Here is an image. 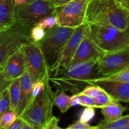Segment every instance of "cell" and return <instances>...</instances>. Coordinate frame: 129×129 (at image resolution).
Wrapping results in <instances>:
<instances>
[{
  "instance_id": "277c9868",
  "label": "cell",
  "mask_w": 129,
  "mask_h": 129,
  "mask_svg": "<svg viewBox=\"0 0 129 129\" xmlns=\"http://www.w3.org/2000/svg\"><path fill=\"white\" fill-rule=\"evenodd\" d=\"M88 32L96 45L104 53L129 49V28L120 30L112 26L90 25Z\"/></svg>"
},
{
  "instance_id": "f35d334b",
  "label": "cell",
  "mask_w": 129,
  "mask_h": 129,
  "mask_svg": "<svg viewBox=\"0 0 129 129\" xmlns=\"http://www.w3.org/2000/svg\"><path fill=\"white\" fill-rule=\"evenodd\" d=\"M118 129H129V125L127 126V127H123V128H120Z\"/></svg>"
},
{
  "instance_id": "836d02e7",
  "label": "cell",
  "mask_w": 129,
  "mask_h": 129,
  "mask_svg": "<svg viewBox=\"0 0 129 129\" xmlns=\"http://www.w3.org/2000/svg\"><path fill=\"white\" fill-rule=\"evenodd\" d=\"M59 118H57V117H54H54L52 118V119L50 120V122L44 127V129H52L55 123H59Z\"/></svg>"
},
{
  "instance_id": "5b68a950",
  "label": "cell",
  "mask_w": 129,
  "mask_h": 129,
  "mask_svg": "<svg viewBox=\"0 0 129 129\" xmlns=\"http://www.w3.org/2000/svg\"><path fill=\"white\" fill-rule=\"evenodd\" d=\"M15 14L16 23L30 30L44 18L56 15L57 8L50 0H31L15 7Z\"/></svg>"
},
{
  "instance_id": "8fae6325",
  "label": "cell",
  "mask_w": 129,
  "mask_h": 129,
  "mask_svg": "<svg viewBox=\"0 0 129 129\" xmlns=\"http://www.w3.org/2000/svg\"><path fill=\"white\" fill-rule=\"evenodd\" d=\"M88 30V25L84 23L75 28L73 34L59 53L56 61L49 69L50 73L68 68L73 59L78 45Z\"/></svg>"
},
{
  "instance_id": "e0dca14e",
  "label": "cell",
  "mask_w": 129,
  "mask_h": 129,
  "mask_svg": "<svg viewBox=\"0 0 129 129\" xmlns=\"http://www.w3.org/2000/svg\"><path fill=\"white\" fill-rule=\"evenodd\" d=\"M102 113L104 117L105 122H113L123 117V113L127 110V108L117 103L103 107Z\"/></svg>"
},
{
  "instance_id": "6da1fadb",
  "label": "cell",
  "mask_w": 129,
  "mask_h": 129,
  "mask_svg": "<svg viewBox=\"0 0 129 129\" xmlns=\"http://www.w3.org/2000/svg\"><path fill=\"white\" fill-rule=\"evenodd\" d=\"M101 78L97 69V60L71 65L50 73L49 80L57 89L69 91L73 94L80 93L89 84L88 81Z\"/></svg>"
},
{
  "instance_id": "1f68e13d",
  "label": "cell",
  "mask_w": 129,
  "mask_h": 129,
  "mask_svg": "<svg viewBox=\"0 0 129 129\" xmlns=\"http://www.w3.org/2000/svg\"><path fill=\"white\" fill-rule=\"evenodd\" d=\"M26 122L20 117H17L15 122L7 129H22Z\"/></svg>"
},
{
  "instance_id": "cb8c5ba5",
  "label": "cell",
  "mask_w": 129,
  "mask_h": 129,
  "mask_svg": "<svg viewBox=\"0 0 129 129\" xmlns=\"http://www.w3.org/2000/svg\"><path fill=\"white\" fill-rule=\"evenodd\" d=\"M100 79L103 80L112 81L122 82V83H129V71L120 72L112 75L105 77H101Z\"/></svg>"
},
{
  "instance_id": "8d00e7d4",
  "label": "cell",
  "mask_w": 129,
  "mask_h": 129,
  "mask_svg": "<svg viewBox=\"0 0 129 129\" xmlns=\"http://www.w3.org/2000/svg\"><path fill=\"white\" fill-rule=\"evenodd\" d=\"M22 129H44L43 128H39V127H35V126H32L31 125L28 124V123H25V125H24V127H23Z\"/></svg>"
},
{
  "instance_id": "ba28073f",
  "label": "cell",
  "mask_w": 129,
  "mask_h": 129,
  "mask_svg": "<svg viewBox=\"0 0 129 129\" xmlns=\"http://www.w3.org/2000/svg\"><path fill=\"white\" fill-rule=\"evenodd\" d=\"M26 59L27 71L33 83L44 81L50 74L49 68L37 43L32 40L21 47Z\"/></svg>"
},
{
  "instance_id": "d6986e66",
  "label": "cell",
  "mask_w": 129,
  "mask_h": 129,
  "mask_svg": "<svg viewBox=\"0 0 129 129\" xmlns=\"http://www.w3.org/2000/svg\"><path fill=\"white\" fill-rule=\"evenodd\" d=\"M54 105L57 106L59 108L61 113H66L71 107H72L71 96L68 95L64 91L60 90V92L58 91L55 96Z\"/></svg>"
},
{
  "instance_id": "ac0fdd59",
  "label": "cell",
  "mask_w": 129,
  "mask_h": 129,
  "mask_svg": "<svg viewBox=\"0 0 129 129\" xmlns=\"http://www.w3.org/2000/svg\"><path fill=\"white\" fill-rule=\"evenodd\" d=\"M10 93V110L16 113L20 99V78L14 79L8 87Z\"/></svg>"
},
{
  "instance_id": "83f0119b",
  "label": "cell",
  "mask_w": 129,
  "mask_h": 129,
  "mask_svg": "<svg viewBox=\"0 0 129 129\" xmlns=\"http://www.w3.org/2000/svg\"><path fill=\"white\" fill-rule=\"evenodd\" d=\"M95 115V110L93 107H86L82 112L79 121L83 123H88L91 120Z\"/></svg>"
},
{
  "instance_id": "7a4b0ae2",
  "label": "cell",
  "mask_w": 129,
  "mask_h": 129,
  "mask_svg": "<svg viewBox=\"0 0 129 129\" xmlns=\"http://www.w3.org/2000/svg\"><path fill=\"white\" fill-rule=\"evenodd\" d=\"M85 23L107 25L126 30L129 28V13L115 0H89Z\"/></svg>"
},
{
  "instance_id": "9a60e30c",
  "label": "cell",
  "mask_w": 129,
  "mask_h": 129,
  "mask_svg": "<svg viewBox=\"0 0 129 129\" xmlns=\"http://www.w3.org/2000/svg\"><path fill=\"white\" fill-rule=\"evenodd\" d=\"M33 82L28 72L26 70L20 77V99L16 112L18 117H20L30 103L32 96Z\"/></svg>"
},
{
  "instance_id": "60d3db41",
  "label": "cell",
  "mask_w": 129,
  "mask_h": 129,
  "mask_svg": "<svg viewBox=\"0 0 129 129\" xmlns=\"http://www.w3.org/2000/svg\"><path fill=\"white\" fill-rule=\"evenodd\" d=\"M128 13H129V11H128Z\"/></svg>"
},
{
  "instance_id": "e575fe53",
  "label": "cell",
  "mask_w": 129,
  "mask_h": 129,
  "mask_svg": "<svg viewBox=\"0 0 129 129\" xmlns=\"http://www.w3.org/2000/svg\"><path fill=\"white\" fill-rule=\"evenodd\" d=\"M123 9L129 11V0H115Z\"/></svg>"
},
{
  "instance_id": "4fadbf2b",
  "label": "cell",
  "mask_w": 129,
  "mask_h": 129,
  "mask_svg": "<svg viewBox=\"0 0 129 129\" xmlns=\"http://www.w3.org/2000/svg\"><path fill=\"white\" fill-rule=\"evenodd\" d=\"M87 83L91 85L98 86L118 102L129 103V83L112 81L96 78L88 81Z\"/></svg>"
},
{
  "instance_id": "3957f363",
  "label": "cell",
  "mask_w": 129,
  "mask_h": 129,
  "mask_svg": "<svg viewBox=\"0 0 129 129\" xmlns=\"http://www.w3.org/2000/svg\"><path fill=\"white\" fill-rule=\"evenodd\" d=\"M49 76L50 74L44 81L42 91L31 99L26 109L19 117L26 123L39 128L45 127L54 117L53 107L57 91H53Z\"/></svg>"
},
{
  "instance_id": "484cf974",
  "label": "cell",
  "mask_w": 129,
  "mask_h": 129,
  "mask_svg": "<svg viewBox=\"0 0 129 129\" xmlns=\"http://www.w3.org/2000/svg\"><path fill=\"white\" fill-rule=\"evenodd\" d=\"M45 34V30L38 25H35L30 29V35L31 40L38 43L44 39Z\"/></svg>"
},
{
  "instance_id": "5bb4252c",
  "label": "cell",
  "mask_w": 129,
  "mask_h": 129,
  "mask_svg": "<svg viewBox=\"0 0 129 129\" xmlns=\"http://www.w3.org/2000/svg\"><path fill=\"white\" fill-rule=\"evenodd\" d=\"M26 70V59L21 47L8 59L2 72L6 79L12 81L20 78Z\"/></svg>"
},
{
  "instance_id": "52a82bcc",
  "label": "cell",
  "mask_w": 129,
  "mask_h": 129,
  "mask_svg": "<svg viewBox=\"0 0 129 129\" xmlns=\"http://www.w3.org/2000/svg\"><path fill=\"white\" fill-rule=\"evenodd\" d=\"M30 32V30L16 23L11 27L0 30V71L13 53L31 40Z\"/></svg>"
},
{
  "instance_id": "ab89813d",
  "label": "cell",
  "mask_w": 129,
  "mask_h": 129,
  "mask_svg": "<svg viewBox=\"0 0 129 129\" xmlns=\"http://www.w3.org/2000/svg\"><path fill=\"white\" fill-rule=\"evenodd\" d=\"M93 129H98V128H97V127H96H96H95V128H93Z\"/></svg>"
},
{
  "instance_id": "44dd1931",
  "label": "cell",
  "mask_w": 129,
  "mask_h": 129,
  "mask_svg": "<svg viewBox=\"0 0 129 129\" xmlns=\"http://www.w3.org/2000/svg\"><path fill=\"white\" fill-rule=\"evenodd\" d=\"M93 98L94 101V108H102L107 105L119 103V102L114 100L111 96H110L105 91L100 96Z\"/></svg>"
},
{
  "instance_id": "74e56055",
  "label": "cell",
  "mask_w": 129,
  "mask_h": 129,
  "mask_svg": "<svg viewBox=\"0 0 129 129\" xmlns=\"http://www.w3.org/2000/svg\"><path fill=\"white\" fill-rule=\"evenodd\" d=\"M52 129H62L60 128V127H59V125H58V123H56L55 125H54V127H52Z\"/></svg>"
},
{
  "instance_id": "9c48e42d",
  "label": "cell",
  "mask_w": 129,
  "mask_h": 129,
  "mask_svg": "<svg viewBox=\"0 0 129 129\" xmlns=\"http://www.w3.org/2000/svg\"><path fill=\"white\" fill-rule=\"evenodd\" d=\"M89 0H72L57 8V25L63 27L75 28L85 23V16Z\"/></svg>"
},
{
  "instance_id": "4316f807",
  "label": "cell",
  "mask_w": 129,
  "mask_h": 129,
  "mask_svg": "<svg viewBox=\"0 0 129 129\" xmlns=\"http://www.w3.org/2000/svg\"><path fill=\"white\" fill-rule=\"evenodd\" d=\"M36 25L40 26L45 30L51 28L57 25L56 15H52L44 18V19L40 20Z\"/></svg>"
},
{
  "instance_id": "30bf717a",
  "label": "cell",
  "mask_w": 129,
  "mask_h": 129,
  "mask_svg": "<svg viewBox=\"0 0 129 129\" xmlns=\"http://www.w3.org/2000/svg\"><path fill=\"white\" fill-rule=\"evenodd\" d=\"M97 69L101 77L129 71V49L105 53L97 60Z\"/></svg>"
},
{
  "instance_id": "d4e9b609",
  "label": "cell",
  "mask_w": 129,
  "mask_h": 129,
  "mask_svg": "<svg viewBox=\"0 0 129 129\" xmlns=\"http://www.w3.org/2000/svg\"><path fill=\"white\" fill-rule=\"evenodd\" d=\"M105 92V90H103L102 88L96 85H91L89 84L87 86H86L80 93L84 94V95L88 96L91 98H96L98 96L102 93Z\"/></svg>"
},
{
  "instance_id": "d590c367",
  "label": "cell",
  "mask_w": 129,
  "mask_h": 129,
  "mask_svg": "<svg viewBox=\"0 0 129 129\" xmlns=\"http://www.w3.org/2000/svg\"><path fill=\"white\" fill-rule=\"evenodd\" d=\"M30 1H31V0H12L14 7L21 6V5H24V4L26 3L29 2Z\"/></svg>"
},
{
  "instance_id": "603a6c76",
  "label": "cell",
  "mask_w": 129,
  "mask_h": 129,
  "mask_svg": "<svg viewBox=\"0 0 129 129\" xmlns=\"http://www.w3.org/2000/svg\"><path fill=\"white\" fill-rule=\"evenodd\" d=\"M10 99L8 88L0 94V117L7 111L10 110Z\"/></svg>"
},
{
  "instance_id": "7c38bea8",
  "label": "cell",
  "mask_w": 129,
  "mask_h": 129,
  "mask_svg": "<svg viewBox=\"0 0 129 129\" xmlns=\"http://www.w3.org/2000/svg\"><path fill=\"white\" fill-rule=\"evenodd\" d=\"M104 54L92 40L88 30L78 45L69 66L92 60H98Z\"/></svg>"
},
{
  "instance_id": "f546056e",
  "label": "cell",
  "mask_w": 129,
  "mask_h": 129,
  "mask_svg": "<svg viewBox=\"0 0 129 129\" xmlns=\"http://www.w3.org/2000/svg\"><path fill=\"white\" fill-rule=\"evenodd\" d=\"M96 126H91L88 123H83L80 121H77L68 127L69 129H93L95 128Z\"/></svg>"
},
{
  "instance_id": "f1b7e54d",
  "label": "cell",
  "mask_w": 129,
  "mask_h": 129,
  "mask_svg": "<svg viewBox=\"0 0 129 129\" xmlns=\"http://www.w3.org/2000/svg\"><path fill=\"white\" fill-rule=\"evenodd\" d=\"M44 86V81H37L33 83L32 84V96L31 99L37 96L42 91ZM31 102V101H30Z\"/></svg>"
},
{
  "instance_id": "d6a6232c",
  "label": "cell",
  "mask_w": 129,
  "mask_h": 129,
  "mask_svg": "<svg viewBox=\"0 0 129 129\" xmlns=\"http://www.w3.org/2000/svg\"><path fill=\"white\" fill-rule=\"evenodd\" d=\"M50 2H51L52 5L55 8H57L64 6V5L69 3L70 2V1H71L72 0H50Z\"/></svg>"
},
{
  "instance_id": "8992f818",
  "label": "cell",
  "mask_w": 129,
  "mask_h": 129,
  "mask_svg": "<svg viewBox=\"0 0 129 129\" xmlns=\"http://www.w3.org/2000/svg\"><path fill=\"white\" fill-rule=\"evenodd\" d=\"M74 30L73 28L63 27L57 25L45 30L44 39L37 43L49 69L56 61L59 53Z\"/></svg>"
},
{
  "instance_id": "ffe728a7",
  "label": "cell",
  "mask_w": 129,
  "mask_h": 129,
  "mask_svg": "<svg viewBox=\"0 0 129 129\" xmlns=\"http://www.w3.org/2000/svg\"><path fill=\"white\" fill-rule=\"evenodd\" d=\"M129 125V115L123 116L113 122H101L96 127L98 129H118Z\"/></svg>"
},
{
  "instance_id": "4dcf8cb0",
  "label": "cell",
  "mask_w": 129,
  "mask_h": 129,
  "mask_svg": "<svg viewBox=\"0 0 129 129\" xmlns=\"http://www.w3.org/2000/svg\"><path fill=\"white\" fill-rule=\"evenodd\" d=\"M11 83V81L6 79V78L4 76L2 71H0V94L5 89L8 88Z\"/></svg>"
},
{
  "instance_id": "7402d4cb",
  "label": "cell",
  "mask_w": 129,
  "mask_h": 129,
  "mask_svg": "<svg viewBox=\"0 0 129 129\" xmlns=\"http://www.w3.org/2000/svg\"><path fill=\"white\" fill-rule=\"evenodd\" d=\"M18 116L13 111L8 110L0 117V129H7L15 121Z\"/></svg>"
},
{
  "instance_id": "2e32d148",
  "label": "cell",
  "mask_w": 129,
  "mask_h": 129,
  "mask_svg": "<svg viewBox=\"0 0 129 129\" xmlns=\"http://www.w3.org/2000/svg\"><path fill=\"white\" fill-rule=\"evenodd\" d=\"M16 23L12 0H0V30L11 27Z\"/></svg>"
}]
</instances>
